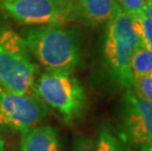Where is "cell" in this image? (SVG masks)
<instances>
[{
  "label": "cell",
  "mask_w": 152,
  "mask_h": 151,
  "mask_svg": "<svg viewBox=\"0 0 152 151\" xmlns=\"http://www.w3.org/2000/svg\"><path fill=\"white\" fill-rule=\"evenodd\" d=\"M34 93L68 126L80 121L86 111V90L73 72L44 70L35 81Z\"/></svg>",
  "instance_id": "3"
},
{
  "label": "cell",
  "mask_w": 152,
  "mask_h": 151,
  "mask_svg": "<svg viewBox=\"0 0 152 151\" xmlns=\"http://www.w3.org/2000/svg\"><path fill=\"white\" fill-rule=\"evenodd\" d=\"M119 6L130 15H137L142 11L144 0H116Z\"/></svg>",
  "instance_id": "15"
},
{
  "label": "cell",
  "mask_w": 152,
  "mask_h": 151,
  "mask_svg": "<svg viewBox=\"0 0 152 151\" xmlns=\"http://www.w3.org/2000/svg\"><path fill=\"white\" fill-rule=\"evenodd\" d=\"M116 131L127 146L141 148L152 144V102L132 88L126 89L120 101Z\"/></svg>",
  "instance_id": "5"
},
{
  "label": "cell",
  "mask_w": 152,
  "mask_h": 151,
  "mask_svg": "<svg viewBox=\"0 0 152 151\" xmlns=\"http://www.w3.org/2000/svg\"><path fill=\"white\" fill-rule=\"evenodd\" d=\"M0 151H6V145H5V141L3 139V137L0 134Z\"/></svg>",
  "instance_id": "17"
},
{
  "label": "cell",
  "mask_w": 152,
  "mask_h": 151,
  "mask_svg": "<svg viewBox=\"0 0 152 151\" xmlns=\"http://www.w3.org/2000/svg\"><path fill=\"white\" fill-rule=\"evenodd\" d=\"M72 151H95V140L86 134H76L73 139Z\"/></svg>",
  "instance_id": "14"
},
{
  "label": "cell",
  "mask_w": 152,
  "mask_h": 151,
  "mask_svg": "<svg viewBox=\"0 0 152 151\" xmlns=\"http://www.w3.org/2000/svg\"><path fill=\"white\" fill-rule=\"evenodd\" d=\"M134 21L135 31L140 38V43L152 50V22L143 11L137 15H131Z\"/></svg>",
  "instance_id": "12"
},
{
  "label": "cell",
  "mask_w": 152,
  "mask_h": 151,
  "mask_svg": "<svg viewBox=\"0 0 152 151\" xmlns=\"http://www.w3.org/2000/svg\"><path fill=\"white\" fill-rule=\"evenodd\" d=\"M21 35L31 55L44 70L75 73L82 65L79 34L65 25H45L22 31Z\"/></svg>",
  "instance_id": "1"
},
{
  "label": "cell",
  "mask_w": 152,
  "mask_h": 151,
  "mask_svg": "<svg viewBox=\"0 0 152 151\" xmlns=\"http://www.w3.org/2000/svg\"><path fill=\"white\" fill-rule=\"evenodd\" d=\"M48 111L37 95L19 94L0 85V133L21 134L42 124Z\"/></svg>",
  "instance_id": "6"
},
{
  "label": "cell",
  "mask_w": 152,
  "mask_h": 151,
  "mask_svg": "<svg viewBox=\"0 0 152 151\" xmlns=\"http://www.w3.org/2000/svg\"><path fill=\"white\" fill-rule=\"evenodd\" d=\"M95 151H128L127 145L120 140L107 125L101 123L95 140Z\"/></svg>",
  "instance_id": "11"
},
{
  "label": "cell",
  "mask_w": 152,
  "mask_h": 151,
  "mask_svg": "<svg viewBox=\"0 0 152 151\" xmlns=\"http://www.w3.org/2000/svg\"><path fill=\"white\" fill-rule=\"evenodd\" d=\"M71 23H80L86 27L98 28L111 18L116 0H69Z\"/></svg>",
  "instance_id": "8"
},
{
  "label": "cell",
  "mask_w": 152,
  "mask_h": 151,
  "mask_svg": "<svg viewBox=\"0 0 152 151\" xmlns=\"http://www.w3.org/2000/svg\"><path fill=\"white\" fill-rule=\"evenodd\" d=\"M0 1H1V0H0Z\"/></svg>",
  "instance_id": "20"
},
{
  "label": "cell",
  "mask_w": 152,
  "mask_h": 151,
  "mask_svg": "<svg viewBox=\"0 0 152 151\" xmlns=\"http://www.w3.org/2000/svg\"><path fill=\"white\" fill-rule=\"evenodd\" d=\"M140 38L132 16L117 3L105 25L102 46V64L107 78L118 88H131L132 57Z\"/></svg>",
  "instance_id": "2"
},
{
  "label": "cell",
  "mask_w": 152,
  "mask_h": 151,
  "mask_svg": "<svg viewBox=\"0 0 152 151\" xmlns=\"http://www.w3.org/2000/svg\"><path fill=\"white\" fill-rule=\"evenodd\" d=\"M39 65L31 55L20 33L0 24V85L9 90L33 95Z\"/></svg>",
  "instance_id": "4"
},
{
  "label": "cell",
  "mask_w": 152,
  "mask_h": 151,
  "mask_svg": "<svg viewBox=\"0 0 152 151\" xmlns=\"http://www.w3.org/2000/svg\"><path fill=\"white\" fill-rule=\"evenodd\" d=\"M132 88L141 97L152 102V73L134 81Z\"/></svg>",
  "instance_id": "13"
},
{
  "label": "cell",
  "mask_w": 152,
  "mask_h": 151,
  "mask_svg": "<svg viewBox=\"0 0 152 151\" xmlns=\"http://www.w3.org/2000/svg\"><path fill=\"white\" fill-rule=\"evenodd\" d=\"M20 136L19 151H62L59 133L50 125H38Z\"/></svg>",
  "instance_id": "9"
},
{
  "label": "cell",
  "mask_w": 152,
  "mask_h": 151,
  "mask_svg": "<svg viewBox=\"0 0 152 151\" xmlns=\"http://www.w3.org/2000/svg\"><path fill=\"white\" fill-rule=\"evenodd\" d=\"M0 9L9 19L28 27L71 23L69 0H1Z\"/></svg>",
  "instance_id": "7"
},
{
  "label": "cell",
  "mask_w": 152,
  "mask_h": 151,
  "mask_svg": "<svg viewBox=\"0 0 152 151\" xmlns=\"http://www.w3.org/2000/svg\"><path fill=\"white\" fill-rule=\"evenodd\" d=\"M6 151H17V149H16L15 147H11V148H9L8 150L6 149Z\"/></svg>",
  "instance_id": "19"
},
{
  "label": "cell",
  "mask_w": 152,
  "mask_h": 151,
  "mask_svg": "<svg viewBox=\"0 0 152 151\" xmlns=\"http://www.w3.org/2000/svg\"><path fill=\"white\" fill-rule=\"evenodd\" d=\"M132 83L134 81L152 73V50L140 43L135 48L131 61Z\"/></svg>",
  "instance_id": "10"
},
{
  "label": "cell",
  "mask_w": 152,
  "mask_h": 151,
  "mask_svg": "<svg viewBox=\"0 0 152 151\" xmlns=\"http://www.w3.org/2000/svg\"><path fill=\"white\" fill-rule=\"evenodd\" d=\"M140 151H152V144H150V145H146L144 147H141Z\"/></svg>",
  "instance_id": "18"
},
{
  "label": "cell",
  "mask_w": 152,
  "mask_h": 151,
  "mask_svg": "<svg viewBox=\"0 0 152 151\" xmlns=\"http://www.w3.org/2000/svg\"><path fill=\"white\" fill-rule=\"evenodd\" d=\"M142 11L152 22V0H144L143 6H142Z\"/></svg>",
  "instance_id": "16"
}]
</instances>
